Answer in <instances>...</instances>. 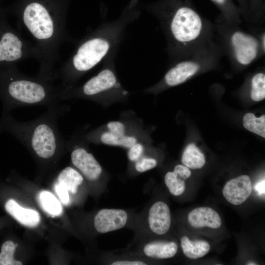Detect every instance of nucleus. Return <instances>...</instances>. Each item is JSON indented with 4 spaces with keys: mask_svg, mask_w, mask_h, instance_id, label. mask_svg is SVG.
<instances>
[{
    "mask_svg": "<svg viewBox=\"0 0 265 265\" xmlns=\"http://www.w3.org/2000/svg\"><path fill=\"white\" fill-rule=\"evenodd\" d=\"M250 264H247V265H256V264H255L254 263H249Z\"/></svg>",
    "mask_w": 265,
    "mask_h": 265,
    "instance_id": "36",
    "label": "nucleus"
},
{
    "mask_svg": "<svg viewBox=\"0 0 265 265\" xmlns=\"http://www.w3.org/2000/svg\"><path fill=\"white\" fill-rule=\"evenodd\" d=\"M143 151V147L140 143H135L131 147L128 152V158L132 161L137 160L141 156Z\"/></svg>",
    "mask_w": 265,
    "mask_h": 265,
    "instance_id": "30",
    "label": "nucleus"
},
{
    "mask_svg": "<svg viewBox=\"0 0 265 265\" xmlns=\"http://www.w3.org/2000/svg\"><path fill=\"white\" fill-rule=\"evenodd\" d=\"M54 189L61 202L64 205H68L70 202V197L67 188L56 181L54 185Z\"/></svg>",
    "mask_w": 265,
    "mask_h": 265,
    "instance_id": "29",
    "label": "nucleus"
},
{
    "mask_svg": "<svg viewBox=\"0 0 265 265\" xmlns=\"http://www.w3.org/2000/svg\"><path fill=\"white\" fill-rule=\"evenodd\" d=\"M107 127L109 132L119 135H123L125 132V127L123 123L118 121L109 122Z\"/></svg>",
    "mask_w": 265,
    "mask_h": 265,
    "instance_id": "31",
    "label": "nucleus"
},
{
    "mask_svg": "<svg viewBox=\"0 0 265 265\" xmlns=\"http://www.w3.org/2000/svg\"><path fill=\"white\" fill-rule=\"evenodd\" d=\"M181 244L184 255L191 259H197L205 256L210 251V245L205 240H190L186 236L181 239Z\"/></svg>",
    "mask_w": 265,
    "mask_h": 265,
    "instance_id": "17",
    "label": "nucleus"
},
{
    "mask_svg": "<svg viewBox=\"0 0 265 265\" xmlns=\"http://www.w3.org/2000/svg\"><path fill=\"white\" fill-rule=\"evenodd\" d=\"M61 89L53 81L26 75L13 65L0 76V99L3 111L27 106L49 108L57 106L62 101Z\"/></svg>",
    "mask_w": 265,
    "mask_h": 265,
    "instance_id": "5",
    "label": "nucleus"
},
{
    "mask_svg": "<svg viewBox=\"0 0 265 265\" xmlns=\"http://www.w3.org/2000/svg\"><path fill=\"white\" fill-rule=\"evenodd\" d=\"M214 24L216 38L224 55L234 65L247 66L265 54L258 32L244 30L240 25L228 22L221 14Z\"/></svg>",
    "mask_w": 265,
    "mask_h": 265,
    "instance_id": "6",
    "label": "nucleus"
},
{
    "mask_svg": "<svg viewBox=\"0 0 265 265\" xmlns=\"http://www.w3.org/2000/svg\"><path fill=\"white\" fill-rule=\"evenodd\" d=\"M250 26H262L265 18V0H248Z\"/></svg>",
    "mask_w": 265,
    "mask_h": 265,
    "instance_id": "22",
    "label": "nucleus"
},
{
    "mask_svg": "<svg viewBox=\"0 0 265 265\" xmlns=\"http://www.w3.org/2000/svg\"><path fill=\"white\" fill-rule=\"evenodd\" d=\"M252 190L250 177L244 175L228 181L223 188L222 193L228 202L234 205H239L249 198Z\"/></svg>",
    "mask_w": 265,
    "mask_h": 265,
    "instance_id": "12",
    "label": "nucleus"
},
{
    "mask_svg": "<svg viewBox=\"0 0 265 265\" xmlns=\"http://www.w3.org/2000/svg\"><path fill=\"white\" fill-rule=\"evenodd\" d=\"M81 175L74 168L68 166L58 174L56 181L63 185L71 193L76 194L78 188L83 182Z\"/></svg>",
    "mask_w": 265,
    "mask_h": 265,
    "instance_id": "18",
    "label": "nucleus"
},
{
    "mask_svg": "<svg viewBox=\"0 0 265 265\" xmlns=\"http://www.w3.org/2000/svg\"><path fill=\"white\" fill-rule=\"evenodd\" d=\"M255 188L258 191L259 194H263L265 193V180H262L261 181L257 183L255 186Z\"/></svg>",
    "mask_w": 265,
    "mask_h": 265,
    "instance_id": "35",
    "label": "nucleus"
},
{
    "mask_svg": "<svg viewBox=\"0 0 265 265\" xmlns=\"http://www.w3.org/2000/svg\"><path fill=\"white\" fill-rule=\"evenodd\" d=\"M117 51L111 53L103 60L104 66L99 73L80 87L61 89L62 101L74 97L95 98L105 93L119 90V85L114 71L115 58Z\"/></svg>",
    "mask_w": 265,
    "mask_h": 265,
    "instance_id": "8",
    "label": "nucleus"
},
{
    "mask_svg": "<svg viewBox=\"0 0 265 265\" xmlns=\"http://www.w3.org/2000/svg\"><path fill=\"white\" fill-rule=\"evenodd\" d=\"M251 98L254 101H260L265 98V74L259 72L251 79Z\"/></svg>",
    "mask_w": 265,
    "mask_h": 265,
    "instance_id": "26",
    "label": "nucleus"
},
{
    "mask_svg": "<svg viewBox=\"0 0 265 265\" xmlns=\"http://www.w3.org/2000/svg\"><path fill=\"white\" fill-rule=\"evenodd\" d=\"M140 15L137 0H132L115 20L104 22L78 42L72 54L58 70L53 79L61 81L63 89L74 86L84 74L109 54L118 51L128 26Z\"/></svg>",
    "mask_w": 265,
    "mask_h": 265,
    "instance_id": "3",
    "label": "nucleus"
},
{
    "mask_svg": "<svg viewBox=\"0 0 265 265\" xmlns=\"http://www.w3.org/2000/svg\"><path fill=\"white\" fill-rule=\"evenodd\" d=\"M101 141L107 145L130 148L136 143L137 140L132 136L119 135L108 132L102 134Z\"/></svg>",
    "mask_w": 265,
    "mask_h": 265,
    "instance_id": "24",
    "label": "nucleus"
},
{
    "mask_svg": "<svg viewBox=\"0 0 265 265\" xmlns=\"http://www.w3.org/2000/svg\"><path fill=\"white\" fill-rule=\"evenodd\" d=\"M157 164V160L154 159L144 158L138 161L135 167L138 172H143L153 169Z\"/></svg>",
    "mask_w": 265,
    "mask_h": 265,
    "instance_id": "28",
    "label": "nucleus"
},
{
    "mask_svg": "<svg viewBox=\"0 0 265 265\" xmlns=\"http://www.w3.org/2000/svg\"><path fill=\"white\" fill-rule=\"evenodd\" d=\"M178 251V246L173 241H157L146 244L144 253L148 257L156 259H168L174 256Z\"/></svg>",
    "mask_w": 265,
    "mask_h": 265,
    "instance_id": "16",
    "label": "nucleus"
},
{
    "mask_svg": "<svg viewBox=\"0 0 265 265\" xmlns=\"http://www.w3.org/2000/svg\"><path fill=\"white\" fill-rule=\"evenodd\" d=\"M238 4L242 20L248 24L249 21V10L248 0H236Z\"/></svg>",
    "mask_w": 265,
    "mask_h": 265,
    "instance_id": "32",
    "label": "nucleus"
},
{
    "mask_svg": "<svg viewBox=\"0 0 265 265\" xmlns=\"http://www.w3.org/2000/svg\"><path fill=\"white\" fill-rule=\"evenodd\" d=\"M174 172L184 180L188 179L191 174L188 167L181 164L177 165L175 167Z\"/></svg>",
    "mask_w": 265,
    "mask_h": 265,
    "instance_id": "33",
    "label": "nucleus"
},
{
    "mask_svg": "<svg viewBox=\"0 0 265 265\" xmlns=\"http://www.w3.org/2000/svg\"><path fill=\"white\" fill-rule=\"evenodd\" d=\"M148 221L152 232L159 235L166 234L169 230L171 222L168 205L162 201L154 203L149 210Z\"/></svg>",
    "mask_w": 265,
    "mask_h": 265,
    "instance_id": "13",
    "label": "nucleus"
},
{
    "mask_svg": "<svg viewBox=\"0 0 265 265\" xmlns=\"http://www.w3.org/2000/svg\"><path fill=\"white\" fill-rule=\"evenodd\" d=\"M71 147V159L73 165L89 181L97 180L101 175L102 167L92 154L78 144L69 142Z\"/></svg>",
    "mask_w": 265,
    "mask_h": 265,
    "instance_id": "10",
    "label": "nucleus"
},
{
    "mask_svg": "<svg viewBox=\"0 0 265 265\" xmlns=\"http://www.w3.org/2000/svg\"><path fill=\"white\" fill-rule=\"evenodd\" d=\"M110 265H145L146 264L141 261H130V260H124V261H117L112 262Z\"/></svg>",
    "mask_w": 265,
    "mask_h": 265,
    "instance_id": "34",
    "label": "nucleus"
},
{
    "mask_svg": "<svg viewBox=\"0 0 265 265\" xmlns=\"http://www.w3.org/2000/svg\"><path fill=\"white\" fill-rule=\"evenodd\" d=\"M5 209L17 221L26 226L34 227L40 221V217L37 212L20 206L13 199L7 201Z\"/></svg>",
    "mask_w": 265,
    "mask_h": 265,
    "instance_id": "15",
    "label": "nucleus"
},
{
    "mask_svg": "<svg viewBox=\"0 0 265 265\" xmlns=\"http://www.w3.org/2000/svg\"><path fill=\"white\" fill-rule=\"evenodd\" d=\"M164 182L169 192L174 196L181 195L185 190V180L174 171L165 174Z\"/></svg>",
    "mask_w": 265,
    "mask_h": 265,
    "instance_id": "25",
    "label": "nucleus"
},
{
    "mask_svg": "<svg viewBox=\"0 0 265 265\" xmlns=\"http://www.w3.org/2000/svg\"><path fill=\"white\" fill-rule=\"evenodd\" d=\"M66 108L62 104L47 108L46 112L33 120L19 122L3 111L0 132L12 135L37 158L49 161L61 154L66 143L58 128V119Z\"/></svg>",
    "mask_w": 265,
    "mask_h": 265,
    "instance_id": "4",
    "label": "nucleus"
},
{
    "mask_svg": "<svg viewBox=\"0 0 265 265\" xmlns=\"http://www.w3.org/2000/svg\"><path fill=\"white\" fill-rule=\"evenodd\" d=\"M127 212L121 209H103L94 219L95 229L100 233H106L122 228L128 220Z\"/></svg>",
    "mask_w": 265,
    "mask_h": 265,
    "instance_id": "11",
    "label": "nucleus"
},
{
    "mask_svg": "<svg viewBox=\"0 0 265 265\" xmlns=\"http://www.w3.org/2000/svg\"><path fill=\"white\" fill-rule=\"evenodd\" d=\"M223 55L222 48L216 38L207 46L172 63L164 77L163 82L167 86L180 84L203 69L216 66Z\"/></svg>",
    "mask_w": 265,
    "mask_h": 265,
    "instance_id": "7",
    "label": "nucleus"
},
{
    "mask_svg": "<svg viewBox=\"0 0 265 265\" xmlns=\"http://www.w3.org/2000/svg\"><path fill=\"white\" fill-rule=\"evenodd\" d=\"M15 243L7 240L4 242L0 253V265H21L22 263L14 259V254L16 248Z\"/></svg>",
    "mask_w": 265,
    "mask_h": 265,
    "instance_id": "27",
    "label": "nucleus"
},
{
    "mask_svg": "<svg viewBox=\"0 0 265 265\" xmlns=\"http://www.w3.org/2000/svg\"><path fill=\"white\" fill-rule=\"evenodd\" d=\"M243 125L248 131L265 137V116L257 118L252 113H246L243 118Z\"/></svg>",
    "mask_w": 265,
    "mask_h": 265,
    "instance_id": "23",
    "label": "nucleus"
},
{
    "mask_svg": "<svg viewBox=\"0 0 265 265\" xmlns=\"http://www.w3.org/2000/svg\"><path fill=\"white\" fill-rule=\"evenodd\" d=\"M182 162L188 168L200 169L204 165L205 158L198 148L191 143L187 146L183 154Z\"/></svg>",
    "mask_w": 265,
    "mask_h": 265,
    "instance_id": "20",
    "label": "nucleus"
},
{
    "mask_svg": "<svg viewBox=\"0 0 265 265\" xmlns=\"http://www.w3.org/2000/svg\"><path fill=\"white\" fill-rule=\"evenodd\" d=\"M187 220L193 227L200 228L208 227L217 229L221 225L219 214L210 207H199L191 211L188 214Z\"/></svg>",
    "mask_w": 265,
    "mask_h": 265,
    "instance_id": "14",
    "label": "nucleus"
},
{
    "mask_svg": "<svg viewBox=\"0 0 265 265\" xmlns=\"http://www.w3.org/2000/svg\"><path fill=\"white\" fill-rule=\"evenodd\" d=\"M30 58H38L33 44L13 30L5 29L0 35V62L13 64Z\"/></svg>",
    "mask_w": 265,
    "mask_h": 265,
    "instance_id": "9",
    "label": "nucleus"
},
{
    "mask_svg": "<svg viewBox=\"0 0 265 265\" xmlns=\"http://www.w3.org/2000/svg\"><path fill=\"white\" fill-rule=\"evenodd\" d=\"M221 11L220 14L228 22L240 25L243 22L239 9L233 0H211Z\"/></svg>",
    "mask_w": 265,
    "mask_h": 265,
    "instance_id": "19",
    "label": "nucleus"
},
{
    "mask_svg": "<svg viewBox=\"0 0 265 265\" xmlns=\"http://www.w3.org/2000/svg\"><path fill=\"white\" fill-rule=\"evenodd\" d=\"M72 0H17L12 10L34 41L40 67L37 77L53 81L59 49L66 42L76 43L66 28Z\"/></svg>",
    "mask_w": 265,
    "mask_h": 265,
    "instance_id": "1",
    "label": "nucleus"
},
{
    "mask_svg": "<svg viewBox=\"0 0 265 265\" xmlns=\"http://www.w3.org/2000/svg\"><path fill=\"white\" fill-rule=\"evenodd\" d=\"M145 8L159 24L171 63L216 39L214 24L201 15L192 0H159L147 4Z\"/></svg>",
    "mask_w": 265,
    "mask_h": 265,
    "instance_id": "2",
    "label": "nucleus"
},
{
    "mask_svg": "<svg viewBox=\"0 0 265 265\" xmlns=\"http://www.w3.org/2000/svg\"><path fill=\"white\" fill-rule=\"evenodd\" d=\"M38 201L45 212L52 216L62 213V208L57 198L50 192L44 190L38 194Z\"/></svg>",
    "mask_w": 265,
    "mask_h": 265,
    "instance_id": "21",
    "label": "nucleus"
}]
</instances>
